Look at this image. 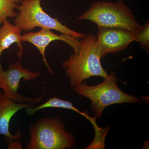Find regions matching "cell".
I'll return each instance as SVG.
<instances>
[{
	"label": "cell",
	"instance_id": "14",
	"mask_svg": "<svg viewBox=\"0 0 149 149\" xmlns=\"http://www.w3.org/2000/svg\"><path fill=\"white\" fill-rule=\"evenodd\" d=\"M22 145L19 140H15L8 143V149H22Z\"/></svg>",
	"mask_w": 149,
	"mask_h": 149
},
{
	"label": "cell",
	"instance_id": "11",
	"mask_svg": "<svg viewBox=\"0 0 149 149\" xmlns=\"http://www.w3.org/2000/svg\"><path fill=\"white\" fill-rule=\"evenodd\" d=\"M49 108H61L71 110L73 111L76 112L83 116L87 119L91 121L93 124L96 123V118L94 117H91L88 114L82 112L74 107L72 102L60 99L56 97H51L48 101L42 104L38 105L36 107L28 108L26 109L25 113L27 115L32 116L35 114L37 112L44 109Z\"/></svg>",
	"mask_w": 149,
	"mask_h": 149
},
{
	"label": "cell",
	"instance_id": "2",
	"mask_svg": "<svg viewBox=\"0 0 149 149\" xmlns=\"http://www.w3.org/2000/svg\"><path fill=\"white\" fill-rule=\"evenodd\" d=\"M30 139L26 149L71 148L75 144L73 135L66 131L58 116L43 117L29 126Z\"/></svg>",
	"mask_w": 149,
	"mask_h": 149
},
{
	"label": "cell",
	"instance_id": "5",
	"mask_svg": "<svg viewBox=\"0 0 149 149\" xmlns=\"http://www.w3.org/2000/svg\"><path fill=\"white\" fill-rule=\"evenodd\" d=\"M42 1L22 0L19 5V12L15 18L14 23L22 31L28 32L35 27H40L57 30L77 39L86 37V34L71 30L57 18H54L46 13L41 6Z\"/></svg>",
	"mask_w": 149,
	"mask_h": 149
},
{
	"label": "cell",
	"instance_id": "7",
	"mask_svg": "<svg viewBox=\"0 0 149 149\" xmlns=\"http://www.w3.org/2000/svg\"><path fill=\"white\" fill-rule=\"evenodd\" d=\"M98 27L96 44L101 59L107 54L124 50L130 43L137 42L139 31L120 28Z\"/></svg>",
	"mask_w": 149,
	"mask_h": 149
},
{
	"label": "cell",
	"instance_id": "6",
	"mask_svg": "<svg viewBox=\"0 0 149 149\" xmlns=\"http://www.w3.org/2000/svg\"><path fill=\"white\" fill-rule=\"evenodd\" d=\"M40 74V71L32 72L29 68H24L20 61H16L10 65L7 70L0 72V89L3 90L6 97L16 102L27 103L35 105L40 103L45 93L50 91H43L41 95L37 98L24 97L17 92L22 79L24 81L34 80Z\"/></svg>",
	"mask_w": 149,
	"mask_h": 149
},
{
	"label": "cell",
	"instance_id": "1",
	"mask_svg": "<svg viewBox=\"0 0 149 149\" xmlns=\"http://www.w3.org/2000/svg\"><path fill=\"white\" fill-rule=\"evenodd\" d=\"M83 39L80 41L78 52L70 54L69 58L62 63L69 78L71 89L93 76L105 78L109 75L101 63L96 44L97 37L89 34Z\"/></svg>",
	"mask_w": 149,
	"mask_h": 149
},
{
	"label": "cell",
	"instance_id": "9",
	"mask_svg": "<svg viewBox=\"0 0 149 149\" xmlns=\"http://www.w3.org/2000/svg\"><path fill=\"white\" fill-rule=\"evenodd\" d=\"M34 107V104L17 103L7 98L3 91L0 92V135L6 136L7 143L19 140L22 136L21 131L19 130L15 135L10 132V122L12 118L20 110Z\"/></svg>",
	"mask_w": 149,
	"mask_h": 149
},
{
	"label": "cell",
	"instance_id": "12",
	"mask_svg": "<svg viewBox=\"0 0 149 149\" xmlns=\"http://www.w3.org/2000/svg\"><path fill=\"white\" fill-rule=\"evenodd\" d=\"M22 0H0V25L8 18H13L17 15L15 12Z\"/></svg>",
	"mask_w": 149,
	"mask_h": 149
},
{
	"label": "cell",
	"instance_id": "15",
	"mask_svg": "<svg viewBox=\"0 0 149 149\" xmlns=\"http://www.w3.org/2000/svg\"><path fill=\"white\" fill-rule=\"evenodd\" d=\"M1 147H0V149H1Z\"/></svg>",
	"mask_w": 149,
	"mask_h": 149
},
{
	"label": "cell",
	"instance_id": "13",
	"mask_svg": "<svg viewBox=\"0 0 149 149\" xmlns=\"http://www.w3.org/2000/svg\"><path fill=\"white\" fill-rule=\"evenodd\" d=\"M149 24L148 21L139 31L137 37V42L141 44L142 48H143L144 49L148 52L149 49Z\"/></svg>",
	"mask_w": 149,
	"mask_h": 149
},
{
	"label": "cell",
	"instance_id": "10",
	"mask_svg": "<svg viewBox=\"0 0 149 149\" xmlns=\"http://www.w3.org/2000/svg\"><path fill=\"white\" fill-rule=\"evenodd\" d=\"M22 30L15 24L6 19L0 27V72L3 70L1 63V56L3 52L16 43L19 48L17 56L21 60L23 54V46L22 41Z\"/></svg>",
	"mask_w": 149,
	"mask_h": 149
},
{
	"label": "cell",
	"instance_id": "4",
	"mask_svg": "<svg viewBox=\"0 0 149 149\" xmlns=\"http://www.w3.org/2000/svg\"><path fill=\"white\" fill-rule=\"evenodd\" d=\"M77 20L92 21L98 27L120 28L139 31L143 27L122 0L116 3L96 1Z\"/></svg>",
	"mask_w": 149,
	"mask_h": 149
},
{
	"label": "cell",
	"instance_id": "3",
	"mask_svg": "<svg viewBox=\"0 0 149 149\" xmlns=\"http://www.w3.org/2000/svg\"><path fill=\"white\" fill-rule=\"evenodd\" d=\"M115 72H111L102 83L89 86L84 81L71 90L90 99L94 118H100L107 107L114 104L141 102L140 99L126 94L118 88Z\"/></svg>",
	"mask_w": 149,
	"mask_h": 149
},
{
	"label": "cell",
	"instance_id": "8",
	"mask_svg": "<svg viewBox=\"0 0 149 149\" xmlns=\"http://www.w3.org/2000/svg\"><path fill=\"white\" fill-rule=\"evenodd\" d=\"M57 40L63 41L67 43L72 48L74 54L78 52L80 42L78 41L77 38L66 34L56 35L49 28H42L39 32L24 33L22 36V42H28L31 43L38 49L42 56L43 62L51 74H54V72L46 58V49L52 42Z\"/></svg>",
	"mask_w": 149,
	"mask_h": 149
}]
</instances>
